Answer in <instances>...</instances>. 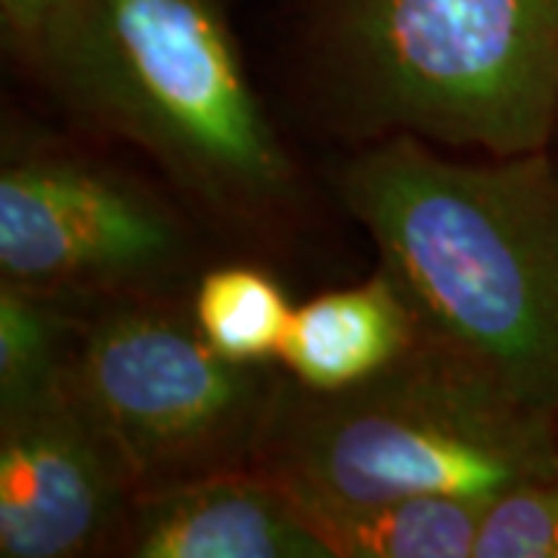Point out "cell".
<instances>
[{
  "label": "cell",
  "mask_w": 558,
  "mask_h": 558,
  "mask_svg": "<svg viewBox=\"0 0 558 558\" xmlns=\"http://www.w3.org/2000/svg\"><path fill=\"white\" fill-rule=\"evenodd\" d=\"M336 196L379 248L418 332L558 422V161L413 137L354 146Z\"/></svg>",
  "instance_id": "1"
},
{
  "label": "cell",
  "mask_w": 558,
  "mask_h": 558,
  "mask_svg": "<svg viewBox=\"0 0 558 558\" xmlns=\"http://www.w3.org/2000/svg\"><path fill=\"white\" fill-rule=\"evenodd\" d=\"M35 75L84 128L143 153L223 240L277 252L307 227L301 168L252 87L223 0H62Z\"/></svg>",
  "instance_id": "2"
},
{
  "label": "cell",
  "mask_w": 558,
  "mask_h": 558,
  "mask_svg": "<svg viewBox=\"0 0 558 558\" xmlns=\"http://www.w3.org/2000/svg\"><path fill=\"white\" fill-rule=\"evenodd\" d=\"M304 106L341 143L465 156L549 149L558 0H295Z\"/></svg>",
  "instance_id": "3"
},
{
  "label": "cell",
  "mask_w": 558,
  "mask_h": 558,
  "mask_svg": "<svg viewBox=\"0 0 558 558\" xmlns=\"http://www.w3.org/2000/svg\"><path fill=\"white\" fill-rule=\"evenodd\" d=\"M255 469L304 512L400 497L494 502L556 475L558 422L418 336L395 366L344 391L282 376Z\"/></svg>",
  "instance_id": "4"
},
{
  "label": "cell",
  "mask_w": 558,
  "mask_h": 558,
  "mask_svg": "<svg viewBox=\"0 0 558 558\" xmlns=\"http://www.w3.org/2000/svg\"><path fill=\"white\" fill-rule=\"evenodd\" d=\"M282 376L274 363L220 357L190 299H124L81 311L65 385L146 494L255 469Z\"/></svg>",
  "instance_id": "5"
},
{
  "label": "cell",
  "mask_w": 558,
  "mask_h": 558,
  "mask_svg": "<svg viewBox=\"0 0 558 558\" xmlns=\"http://www.w3.org/2000/svg\"><path fill=\"white\" fill-rule=\"evenodd\" d=\"M193 215L153 183L60 143L7 149L0 279L78 311L124 299H190Z\"/></svg>",
  "instance_id": "6"
},
{
  "label": "cell",
  "mask_w": 558,
  "mask_h": 558,
  "mask_svg": "<svg viewBox=\"0 0 558 558\" xmlns=\"http://www.w3.org/2000/svg\"><path fill=\"white\" fill-rule=\"evenodd\" d=\"M137 499L119 450L69 385L0 416V556H119Z\"/></svg>",
  "instance_id": "7"
},
{
  "label": "cell",
  "mask_w": 558,
  "mask_h": 558,
  "mask_svg": "<svg viewBox=\"0 0 558 558\" xmlns=\"http://www.w3.org/2000/svg\"><path fill=\"white\" fill-rule=\"evenodd\" d=\"M119 556L332 558L289 487L236 469L137 494Z\"/></svg>",
  "instance_id": "8"
},
{
  "label": "cell",
  "mask_w": 558,
  "mask_h": 558,
  "mask_svg": "<svg viewBox=\"0 0 558 558\" xmlns=\"http://www.w3.org/2000/svg\"><path fill=\"white\" fill-rule=\"evenodd\" d=\"M416 314L395 279L379 274L329 289L292 311L277 363L311 391H344L376 379L418 341Z\"/></svg>",
  "instance_id": "9"
},
{
  "label": "cell",
  "mask_w": 558,
  "mask_h": 558,
  "mask_svg": "<svg viewBox=\"0 0 558 558\" xmlns=\"http://www.w3.org/2000/svg\"><path fill=\"white\" fill-rule=\"evenodd\" d=\"M487 499L400 497L307 512L332 558H475Z\"/></svg>",
  "instance_id": "10"
},
{
  "label": "cell",
  "mask_w": 558,
  "mask_h": 558,
  "mask_svg": "<svg viewBox=\"0 0 558 558\" xmlns=\"http://www.w3.org/2000/svg\"><path fill=\"white\" fill-rule=\"evenodd\" d=\"M78 332V307L0 279V416L65 388Z\"/></svg>",
  "instance_id": "11"
},
{
  "label": "cell",
  "mask_w": 558,
  "mask_h": 558,
  "mask_svg": "<svg viewBox=\"0 0 558 558\" xmlns=\"http://www.w3.org/2000/svg\"><path fill=\"white\" fill-rule=\"evenodd\" d=\"M190 311L202 339L220 357L277 363L295 307L270 270L233 260L202 270L190 295Z\"/></svg>",
  "instance_id": "12"
},
{
  "label": "cell",
  "mask_w": 558,
  "mask_h": 558,
  "mask_svg": "<svg viewBox=\"0 0 558 558\" xmlns=\"http://www.w3.org/2000/svg\"><path fill=\"white\" fill-rule=\"evenodd\" d=\"M475 558H558V472L487 506Z\"/></svg>",
  "instance_id": "13"
},
{
  "label": "cell",
  "mask_w": 558,
  "mask_h": 558,
  "mask_svg": "<svg viewBox=\"0 0 558 558\" xmlns=\"http://www.w3.org/2000/svg\"><path fill=\"white\" fill-rule=\"evenodd\" d=\"M62 0H0L7 50L35 72L40 44L50 32V22L60 13Z\"/></svg>",
  "instance_id": "14"
},
{
  "label": "cell",
  "mask_w": 558,
  "mask_h": 558,
  "mask_svg": "<svg viewBox=\"0 0 558 558\" xmlns=\"http://www.w3.org/2000/svg\"><path fill=\"white\" fill-rule=\"evenodd\" d=\"M549 156L558 161V112H556V124H553V137H549Z\"/></svg>",
  "instance_id": "15"
}]
</instances>
